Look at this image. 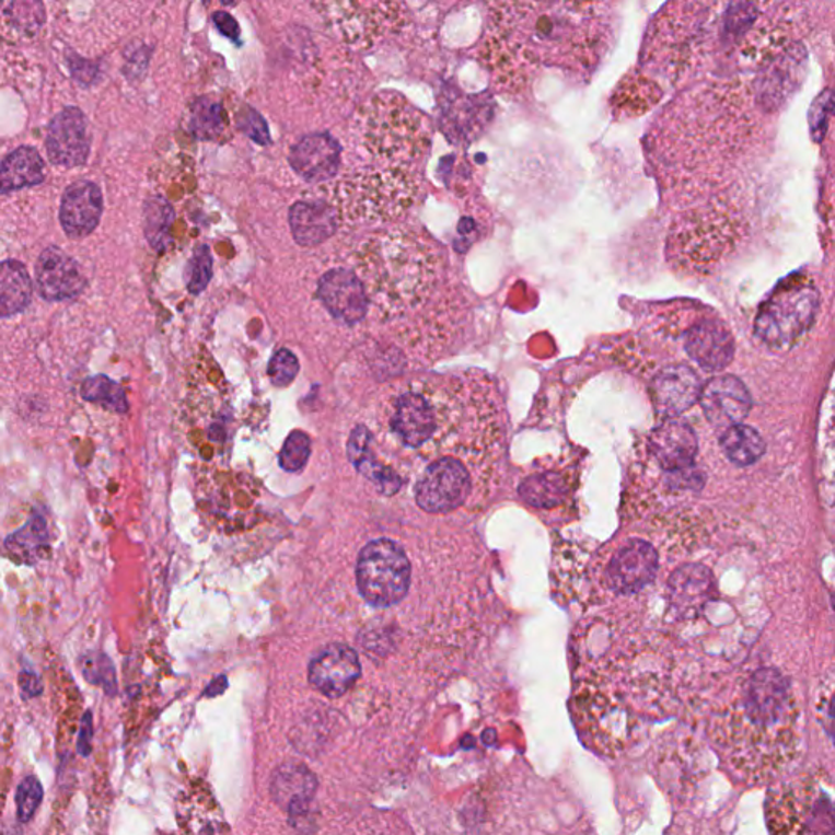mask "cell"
Returning <instances> with one entry per match:
<instances>
[{"label": "cell", "mask_w": 835, "mask_h": 835, "mask_svg": "<svg viewBox=\"0 0 835 835\" xmlns=\"http://www.w3.org/2000/svg\"><path fill=\"white\" fill-rule=\"evenodd\" d=\"M355 165L330 192L335 211L349 222H379L404 214L417 198L431 146L425 115L405 96L378 93L352 126Z\"/></svg>", "instance_id": "obj_1"}, {"label": "cell", "mask_w": 835, "mask_h": 835, "mask_svg": "<svg viewBox=\"0 0 835 835\" xmlns=\"http://www.w3.org/2000/svg\"><path fill=\"white\" fill-rule=\"evenodd\" d=\"M607 3H491L485 62L501 85H521L542 69L588 71L612 33Z\"/></svg>", "instance_id": "obj_2"}, {"label": "cell", "mask_w": 835, "mask_h": 835, "mask_svg": "<svg viewBox=\"0 0 835 835\" xmlns=\"http://www.w3.org/2000/svg\"><path fill=\"white\" fill-rule=\"evenodd\" d=\"M708 737L723 764L746 784L777 778L801 746V708L775 668L744 672L708 718Z\"/></svg>", "instance_id": "obj_3"}, {"label": "cell", "mask_w": 835, "mask_h": 835, "mask_svg": "<svg viewBox=\"0 0 835 835\" xmlns=\"http://www.w3.org/2000/svg\"><path fill=\"white\" fill-rule=\"evenodd\" d=\"M358 276L369 302L381 311L415 308L428 295L439 269V253L414 232H391L361 251Z\"/></svg>", "instance_id": "obj_4"}, {"label": "cell", "mask_w": 835, "mask_h": 835, "mask_svg": "<svg viewBox=\"0 0 835 835\" xmlns=\"http://www.w3.org/2000/svg\"><path fill=\"white\" fill-rule=\"evenodd\" d=\"M772 835H834V784L823 770L778 785L765 803Z\"/></svg>", "instance_id": "obj_5"}, {"label": "cell", "mask_w": 835, "mask_h": 835, "mask_svg": "<svg viewBox=\"0 0 835 835\" xmlns=\"http://www.w3.org/2000/svg\"><path fill=\"white\" fill-rule=\"evenodd\" d=\"M821 294L810 281H795L778 288L758 309L755 335L768 348H793L810 334L820 312Z\"/></svg>", "instance_id": "obj_6"}, {"label": "cell", "mask_w": 835, "mask_h": 835, "mask_svg": "<svg viewBox=\"0 0 835 835\" xmlns=\"http://www.w3.org/2000/svg\"><path fill=\"white\" fill-rule=\"evenodd\" d=\"M359 592L375 607H391L407 595L411 583L410 558L391 538L369 542L358 558Z\"/></svg>", "instance_id": "obj_7"}, {"label": "cell", "mask_w": 835, "mask_h": 835, "mask_svg": "<svg viewBox=\"0 0 835 835\" xmlns=\"http://www.w3.org/2000/svg\"><path fill=\"white\" fill-rule=\"evenodd\" d=\"M442 388L444 385L438 387V382H421L405 388L392 401L387 428L402 448L425 451L426 445L438 442L441 425L448 418V414H442Z\"/></svg>", "instance_id": "obj_8"}, {"label": "cell", "mask_w": 835, "mask_h": 835, "mask_svg": "<svg viewBox=\"0 0 835 835\" xmlns=\"http://www.w3.org/2000/svg\"><path fill=\"white\" fill-rule=\"evenodd\" d=\"M477 464L487 462L462 455H442L431 462L415 484V500L429 514H445L462 508L477 487Z\"/></svg>", "instance_id": "obj_9"}, {"label": "cell", "mask_w": 835, "mask_h": 835, "mask_svg": "<svg viewBox=\"0 0 835 835\" xmlns=\"http://www.w3.org/2000/svg\"><path fill=\"white\" fill-rule=\"evenodd\" d=\"M651 452L660 468L691 485L692 467L697 457L698 444L694 429L677 418L666 419L651 434Z\"/></svg>", "instance_id": "obj_10"}, {"label": "cell", "mask_w": 835, "mask_h": 835, "mask_svg": "<svg viewBox=\"0 0 835 835\" xmlns=\"http://www.w3.org/2000/svg\"><path fill=\"white\" fill-rule=\"evenodd\" d=\"M289 162L305 182L330 183L341 167L343 146L332 132H312L294 144Z\"/></svg>", "instance_id": "obj_11"}, {"label": "cell", "mask_w": 835, "mask_h": 835, "mask_svg": "<svg viewBox=\"0 0 835 835\" xmlns=\"http://www.w3.org/2000/svg\"><path fill=\"white\" fill-rule=\"evenodd\" d=\"M46 151L55 165L71 169L85 164L90 154V138L81 109L68 106L53 118L46 138Z\"/></svg>", "instance_id": "obj_12"}, {"label": "cell", "mask_w": 835, "mask_h": 835, "mask_svg": "<svg viewBox=\"0 0 835 835\" xmlns=\"http://www.w3.org/2000/svg\"><path fill=\"white\" fill-rule=\"evenodd\" d=\"M318 298L335 318L351 325L358 324L371 305L358 272L348 268L325 272L318 282Z\"/></svg>", "instance_id": "obj_13"}, {"label": "cell", "mask_w": 835, "mask_h": 835, "mask_svg": "<svg viewBox=\"0 0 835 835\" xmlns=\"http://www.w3.org/2000/svg\"><path fill=\"white\" fill-rule=\"evenodd\" d=\"M324 9L332 10L325 13L328 22L351 43H372L374 38L387 32L388 25H394L398 20L401 5L397 3H385L384 10L379 13L372 12L375 3L372 5H358V3H327L322 5Z\"/></svg>", "instance_id": "obj_14"}, {"label": "cell", "mask_w": 835, "mask_h": 835, "mask_svg": "<svg viewBox=\"0 0 835 835\" xmlns=\"http://www.w3.org/2000/svg\"><path fill=\"white\" fill-rule=\"evenodd\" d=\"M36 285L46 301H69L85 289V276L72 256L58 247L46 248L36 263Z\"/></svg>", "instance_id": "obj_15"}, {"label": "cell", "mask_w": 835, "mask_h": 835, "mask_svg": "<svg viewBox=\"0 0 835 835\" xmlns=\"http://www.w3.org/2000/svg\"><path fill=\"white\" fill-rule=\"evenodd\" d=\"M361 675L358 654L346 645H330L309 666V681L327 697L345 695Z\"/></svg>", "instance_id": "obj_16"}, {"label": "cell", "mask_w": 835, "mask_h": 835, "mask_svg": "<svg viewBox=\"0 0 835 835\" xmlns=\"http://www.w3.org/2000/svg\"><path fill=\"white\" fill-rule=\"evenodd\" d=\"M705 418L714 425L730 428L740 425L750 415L752 398L746 385L734 375H718L700 391Z\"/></svg>", "instance_id": "obj_17"}, {"label": "cell", "mask_w": 835, "mask_h": 835, "mask_svg": "<svg viewBox=\"0 0 835 835\" xmlns=\"http://www.w3.org/2000/svg\"><path fill=\"white\" fill-rule=\"evenodd\" d=\"M102 189L92 182L72 183L65 192L61 201L62 229L72 239H82L92 234L102 219Z\"/></svg>", "instance_id": "obj_18"}, {"label": "cell", "mask_w": 835, "mask_h": 835, "mask_svg": "<svg viewBox=\"0 0 835 835\" xmlns=\"http://www.w3.org/2000/svg\"><path fill=\"white\" fill-rule=\"evenodd\" d=\"M685 349L700 368L721 371L733 359L734 339L720 322L704 321L688 330Z\"/></svg>", "instance_id": "obj_19"}, {"label": "cell", "mask_w": 835, "mask_h": 835, "mask_svg": "<svg viewBox=\"0 0 835 835\" xmlns=\"http://www.w3.org/2000/svg\"><path fill=\"white\" fill-rule=\"evenodd\" d=\"M653 391L660 415L677 418L700 397V379L687 366H671L658 375Z\"/></svg>", "instance_id": "obj_20"}, {"label": "cell", "mask_w": 835, "mask_h": 835, "mask_svg": "<svg viewBox=\"0 0 835 835\" xmlns=\"http://www.w3.org/2000/svg\"><path fill=\"white\" fill-rule=\"evenodd\" d=\"M289 225L299 245L315 247L335 234L338 221L334 206L322 199H308L292 206L289 211Z\"/></svg>", "instance_id": "obj_21"}, {"label": "cell", "mask_w": 835, "mask_h": 835, "mask_svg": "<svg viewBox=\"0 0 835 835\" xmlns=\"http://www.w3.org/2000/svg\"><path fill=\"white\" fill-rule=\"evenodd\" d=\"M317 778L301 764H285L272 774L271 797L286 811L301 804L312 803Z\"/></svg>", "instance_id": "obj_22"}, {"label": "cell", "mask_w": 835, "mask_h": 835, "mask_svg": "<svg viewBox=\"0 0 835 835\" xmlns=\"http://www.w3.org/2000/svg\"><path fill=\"white\" fill-rule=\"evenodd\" d=\"M45 179V162L33 148H19L0 164V192L36 186Z\"/></svg>", "instance_id": "obj_23"}, {"label": "cell", "mask_w": 835, "mask_h": 835, "mask_svg": "<svg viewBox=\"0 0 835 835\" xmlns=\"http://www.w3.org/2000/svg\"><path fill=\"white\" fill-rule=\"evenodd\" d=\"M33 285L28 271L16 259L0 262V317H12L28 308Z\"/></svg>", "instance_id": "obj_24"}, {"label": "cell", "mask_w": 835, "mask_h": 835, "mask_svg": "<svg viewBox=\"0 0 835 835\" xmlns=\"http://www.w3.org/2000/svg\"><path fill=\"white\" fill-rule=\"evenodd\" d=\"M48 525L42 515L33 518L19 532L7 537L5 550L16 564L35 565L48 552Z\"/></svg>", "instance_id": "obj_25"}, {"label": "cell", "mask_w": 835, "mask_h": 835, "mask_svg": "<svg viewBox=\"0 0 835 835\" xmlns=\"http://www.w3.org/2000/svg\"><path fill=\"white\" fill-rule=\"evenodd\" d=\"M720 445L724 455L738 465L755 464L765 452L764 439L754 428L743 422L727 428L721 436Z\"/></svg>", "instance_id": "obj_26"}, {"label": "cell", "mask_w": 835, "mask_h": 835, "mask_svg": "<svg viewBox=\"0 0 835 835\" xmlns=\"http://www.w3.org/2000/svg\"><path fill=\"white\" fill-rule=\"evenodd\" d=\"M225 128L224 109L214 100L202 96L189 108V131L198 139H216Z\"/></svg>", "instance_id": "obj_27"}, {"label": "cell", "mask_w": 835, "mask_h": 835, "mask_svg": "<svg viewBox=\"0 0 835 835\" xmlns=\"http://www.w3.org/2000/svg\"><path fill=\"white\" fill-rule=\"evenodd\" d=\"M172 206L162 196H152L144 206V232L149 244L155 251H164L169 244L170 228L173 224Z\"/></svg>", "instance_id": "obj_28"}, {"label": "cell", "mask_w": 835, "mask_h": 835, "mask_svg": "<svg viewBox=\"0 0 835 835\" xmlns=\"http://www.w3.org/2000/svg\"><path fill=\"white\" fill-rule=\"evenodd\" d=\"M82 398L92 404L100 405L106 410L115 414H126L128 410V401H126L125 391L121 385L113 382L106 375H93L85 379L81 387Z\"/></svg>", "instance_id": "obj_29"}, {"label": "cell", "mask_w": 835, "mask_h": 835, "mask_svg": "<svg viewBox=\"0 0 835 835\" xmlns=\"http://www.w3.org/2000/svg\"><path fill=\"white\" fill-rule=\"evenodd\" d=\"M82 674L93 685H100L106 694L116 692L115 668L108 657L102 653H89L81 658Z\"/></svg>", "instance_id": "obj_30"}, {"label": "cell", "mask_w": 835, "mask_h": 835, "mask_svg": "<svg viewBox=\"0 0 835 835\" xmlns=\"http://www.w3.org/2000/svg\"><path fill=\"white\" fill-rule=\"evenodd\" d=\"M309 455H311V438L305 432L294 431L286 439L279 462L285 471L299 472L308 464Z\"/></svg>", "instance_id": "obj_31"}, {"label": "cell", "mask_w": 835, "mask_h": 835, "mask_svg": "<svg viewBox=\"0 0 835 835\" xmlns=\"http://www.w3.org/2000/svg\"><path fill=\"white\" fill-rule=\"evenodd\" d=\"M43 801V787L36 777H26L16 788V817L20 823H30Z\"/></svg>", "instance_id": "obj_32"}, {"label": "cell", "mask_w": 835, "mask_h": 835, "mask_svg": "<svg viewBox=\"0 0 835 835\" xmlns=\"http://www.w3.org/2000/svg\"><path fill=\"white\" fill-rule=\"evenodd\" d=\"M212 275V256L208 247H198L186 266V286L193 294H199L208 286Z\"/></svg>", "instance_id": "obj_33"}, {"label": "cell", "mask_w": 835, "mask_h": 835, "mask_svg": "<svg viewBox=\"0 0 835 835\" xmlns=\"http://www.w3.org/2000/svg\"><path fill=\"white\" fill-rule=\"evenodd\" d=\"M9 16L16 28L35 33L45 22V7L39 2H15L9 7Z\"/></svg>", "instance_id": "obj_34"}, {"label": "cell", "mask_w": 835, "mask_h": 835, "mask_svg": "<svg viewBox=\"0 0 835 835\" xmlns=\"http://www.w3.org/2000/svg\"><path fill=\"white\" fill-rule=\"evenodd\" d=\"M299 372V361L289 349H279L275 356H272L271 362L268 366L269 379L272 384L278 387H286L294 381L295 375Z\"/></svg>", "instance_id": "obj_35"}, {"label": "cell", "mask_w": 835, "mask_h": 835, "mask_svg": "<svg viewBox=\"0 0 835 835\" xmlns=\"http://www.w3.org/2000/svg\"><path fill=\"white\" fill-rule=\"evenodd\" d=\"M560 484H558V477L550 478H534L529 480L522 488V495L525 500L532 502V505H550L552 501L557 500L560 497Z\"/></svg>", "instance_id": "obj_36"}, {"label": "cell", "mask_w": 835, "mask_h": 835, "mask_svg": "<svg viewBox=\"0 0 835 835\" xmlns=\"http://www.w3.org/2000/svg\"><path fill=\"white\" fill-rule=\"evenodd\" d=\"M239 126L245 135L251 136L253 141L259 142V144H266L269 141L268 126L263 121L262 116L253 109H247L245 115H241Z\"/></svg>", "instance_id": "obj_37"}, {"label": "cell", "mask_w": 835, "mask_h": 835, "mask_svg": "<svg viewBox=\"0 0 835 835\" xmlns=\"http://www.w3.org/2000/svg\"><path fill=\"white\" fill-rule=\"evenodd\" d=\"M93 723L92 714L86 711L82 718L81 731H79L78 751L82 757H86L92 752Z\"/></svg>", "instance_id": "obj_38"}, {"label": "cell", "mask_w": 835, "mask_h": 835, "mask_svg": "<svg viewBox=\"0 0 835 835\" xmlns=\"http://www.w3.org/2000/svg\"><path fill=\"white\" fill-rule=\"evenodd\" d=\"M214 22L216 25H218V28L221 30L228 38L239 42V38H241V28H239L234 16L229 15L228 12H216Z\"/></svg>", "instance_id": "obj_39"}, {"label": "cell", "mask_w": 835, "mask_h": 835, "mask_svg": "<svg viewBox=\"0 0 835 835\" xmlns=\"http://www.w3.org/2000/svg\"><path fill=\"white\" fill-rule=\"evenodd\" d=\"M71 69L74 78L78 79L79 82H82V84H92L93 79H95V66L90 65V62L84 61V59L76 58L74 61L71 59Z\"/></svg>", "instance_id": "obj_40"}, {"label": "cell", "mask_w": 835, "mask_h": 835, "mask_svg": "<svg viewBox=\"0 0 835 835\" xmlns=\"http://www.w3.org/2000/svg\"><path fill=\"white\" fill-rule=\"evenodd\" d=\"M20 685L28 697H36V695L42 694V682H39L38 675L33 674V672H22Z\"/></svg>", "instance_id": "obj_41"}]
</instances>
